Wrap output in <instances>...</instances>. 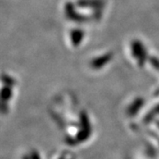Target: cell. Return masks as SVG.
<instances>
[{"label":"cell","instance_id":"6da1fadb","mask_svg":"<svg viewBox=\"0 0 159 159\" xmlns=\"http://www.w3.org/2000/svg\"><path fill=\"white\" fill-rule=\"evenodd\" d=\"M132 49L134 51V55L137 56V57H144V54H145V51H144V48L142 44L140 43V42H134L133 46H132Z\"/></svg>","mask_w":159,"mask_h":159}]
</instances>
